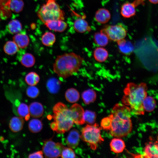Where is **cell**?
<instances>
[{
	"mask_svg": "<svg viewBox=\"0 0 158 158\" xmlns=\"http://www.w3.org/2000/svg\"><path fill=\"white\" fill-rule=\"evenodd\" d=\"M109 116L111 126L109 131L112 136L121 138L131 132L132 128L131 111L128 106L123 104H116Z\"/></svg>",
	"mask_w": 158,
	"mask_h": 158,
	"instance_id": "cell-1",
	"label": "cell"
},
{
	"mask_svg": "<svg viewBox=\"0 0 158 158\" xmlns=\"http://www.w3.org/2000/svg\"><path fill=\"white\" fill-rule=\"evenodd\" d=\"M147 87L144 83L138 84L130 82L126 85L123 90L124 95L122 102L128 106L131 112L136 115H142L145 110L143 102L147 96Z\"/></svg>",
	"mask_w": 158,
	"mask_h": 158,
	"instance_id": "cell-2",
	"label": "cell"
},
{
	"mask_svg": "<svg viewBox=\"0 0 158 158\" xmlns=\"http://www.w3.org/2000/svg\"><path fill=\"white\" fill-rule=\"evenodd\" d=\"M83 61L80 55L74 52L64 53L57 56L53 70L58 76L66 79L79 71Z\"/></svg>",
	"mask_w": 158,
	"mask_h": 158,
	"instance_id": "cell-3",
	"label": "cell"
},
{
	"mask_svg": "<svg viewBox=\"0 0 158 158\" xmlns=\"http://www.w3.org/2000/svg\"><path fill=\"white\" fill-rule=\"evenodd\" d=\"M54 121L50 124L51 128L58 133H63L69 130L74 123L69 109L63 103L59 102L53 108Z\"/></svg>",
	"mask_w": 158,
	"mask_h": 158,
	"instance_id": "cell-4",
	"label": "cell"
},
{
	"mask_svg": "<svg viewBox=\"0 0 158 158\" xmlns=\"http://www.w3.org/2000/svg\"><path fill=\"white\" fill-rule=\"evenodd\" d=\"M37 15L44 23L52 20L64 19V13L56 0H47L38 10Z\"/></svg>",
	"mask_w": 158,
	"mask_h": 158,
	"instance_id": "cell-5",
	"label": "cell"
},
{
	"mask_svg": "<svg viewBox=\"0 0 158 158\" xmlns=\"http://www.w3.org/2000/svg\"><path fill=\"white\" fill-rule=\"evenodd\" d=\"M102 129L97 123L87 124L82 128L80 138L83 141L89 144L91 149L95 150L98 145L104 141L101 134Z\"/></svg>",
	"mask_w": 158,
	"mask_h": 158,
	"instance_id": "cell-6",
	"label": "cell"
},
{
	"mask_svg": "<svg viewBox=\"0 0 158 158\" xmlns=\"http://www.w3.org/2000/svg\"><path fill=\"white\" fill-rule=\"evenodd\" d=\"M42 152L46 158H57L61 155L63 150L66 147L61 143L55 142L51 139L44 141Z\"/></svg>",
	"mask_w": 158,
	"mask_h": 158,
	"instance_id": "cell-7",
	"label": "cell"
},
{
	"mask_svg": "<svg viewBox=\"0 0 158 158\" xmlns=\"http://www.w3.org/2000/svg\"><path fill=\"white\" fill-rule=\"evenodd\" d=\"M100 31L107 35L109 40L116 42L124 39L127 33L125 28L120 25H107Z\"/></svg>",
	"mask_w": 158,
	"mask_h": 158,
	"instance_id": "cell-8",
	"label": "cell"
},
{
	"mask_svg": "<svg viewBox=\"0 0 158 158\" xmlns=\"http://www.w3.org/2000/svg\"><path fill=\"white\" fill-rule=\"evenodd\" d=\"M69 109L74 123L78 125L85 123L84 117L85 111L81 105L75 103L71 106Z\"/></svg>",
	"mask_w": 158,
	"mask_h": 158,
	"instance_id": "cell-9",
	"label": "cell"
},
{
	"mask_svg": "<svg viewBox=\"0 0 158 158\" xmlns=\"http://www.w3.org/2000/svg\"><path fill=\"white\" fill-rule=\"evenodd\" d=\"M142 157L158 158V140L146 145Z\"/></svg>",
	"mask_w": 158,
	"mask_h": 158,
	"instance_id": "cell-10",
	"label": "cell"
},
{
	"mask_svg": "<svg viewBox=\"0 0 158 158\" xmlns=\"http://www.w3.org/2000/svg\"><path fill=\"white\" fill-rule=\"evenodd\" d=\"M138 0H135L133 2H126L121 6V15L125 18H129L135 15L136 7Z\"/></svg>",
	"mask_w": 158,
	"mask_h": 158,
	"instance_id": "cell-11",
	"label": "cell"
},
{
	"mask_svg": "<svg viewBox=\"0 0 158 158\" xmlns=\"http://www.w3.org/2000/svg\"><path fill=\"white\" fill-rule=\"evenodd\" d=\"M44 24L50 30L60 32L64 31L68 26L67 24L64 20H52L45 23Z\"/></svg>",
	"mask_w": 158,
	"mask_h": 158,
	"instance_id": "cell-12",
	"label": "cell"
},
{
	"mask_svg": "<svg viewBox=\"0 0 158 158\" xmlns=\"http://www.w3.org/2000/svg\"><path fill=\"white\" fill-rule=\"evenodd\" d=\"M80 135L78 130L73 129L69 132L66 138V143L72 149L75 148L78 145Z\"/></svg>",
	"mask_w": 158,
	"mask_h": 158,
	"instance_id": "cell-13",
	"label": "cell"
},
{
	"mask_svg": "<svg viewBox=\"0 0 158 158\" xmlns=\"http://www.w3.org/2000/svg\"><path fill=\"white\" fill-rule=\"evenodd\" d=\"M24 123L23 118L20 116H15L12 117L10 121L9 128L12 132H18L22 129Z\"/></svg>",
	"mask_w": 158,
	"mask_h": 158,
	"instance_id": "cell-14",
	"label": "cell"
},
{
	"mask_svg": "<svg viewBox=\"0 0 158 158\" xmlns=\"http://www.w3.org/2000/svg\"><path fill=\"white\" fill-rule=\"evenodd\" d=\"M13 40L19 48L24 49L29 45L30 40L28 36L25 33L19 32L15 35Z\"/></svg>",
	"mask_w": 158,
	"mask_h": 158,
	"instance_id": "cell-15",
	"label": "cell"
},
{
	"mask_svg": "<svg viewBox=\"0 0 158 158\" xmlns=\"http://www.w3.org/2000/svg\"><path fill=\"white\" fill-rule=\"evenodd\" d=\"M74 28L77 32L83 33L90 31L91 28L87 22L83 18H78L74 22Z\"/></svg>",
	"mask_w": 158,
	"mask_h": 158,
	"instance_id": "cell-16",
	"label": "cell"
},
{
	"mask_svg": "<svg viewBox=\"0 0 158 158\" xmlns=\"http://www.w3.org/2000/svg\"><path fill=\"white\" fill-rule=\"evenodd\" d=\"M30 115L34 118L41 117L44 113V108L42 104L38 102L32 103L29 107Z\"/></svg>",
	"mask_w": 158,
	"mask_h": 158,
	"instance_id": "cell-17",
	"label": "cell"
},
{
	"mask_svg": "<svg viewBox=\"0 0 158 158\" xmlns=\"http://www.w3.org/2000/svg\"><path fill=\"white\" fill-rule=\"evenodd\" d=\"M95 19L98 22L102 24L107 23L111 18L109 11L104 8H101L98 10L95 14Z\"/></svg>",
	"mask_w": 158,
	"mask_h": 158,
	"instance_id": "cell-18",
	"label": "cell"
},
{
	"mask_svg": "<svg viewBox=\"0 0 158 158\" xmlns=\"http://www.w3.org/2000/svg\"><path fill=\"white\" fill-rule=\"evenodd\" d=\"M110 146L111 150L116 153L122 152L126 147L124 141L118 138L113 139L110 142Z\"/></svg>",
	"mask_w": 158,
	"mask_h": 158,
	"instance_id": "cell-19",
	"label": "cell"
},
{
	"mask_svg": "<svg viewBox=\"0 0 158 158\" xmlns=\"http://www.w3.org/2000/svg\"><path fill=\"white\" fill-rule=\"evenodd\" d=\"M93 55L96 61L99 63H102L107 60L109 54L106 49L103 47H99L94 50Z\"/></svg>",
	"mask_w": 158,
	"mask_h": 158,
	"instance_id": "cell-20",
	"label": "cell"
},
{
	"mask_svg": "<svg viewBox=\"0 0 158 158\" xmlns=\"http://www.w3.org/2000/svg\"><path fill=\"white\" fill-rule=\"evenodd\" d=\"M117 42L120 51L123 54L128 55L132 52L133 47L130 42L123 39Z\"/></svg>",
	"mask_w": 158,
	"mask_h": 158,
	"instance_id": "cell-21",
	"label": "cell"
},
{
	"mask_svg": "<svg viewBox=\"0 0 158 158\" xmlns=\"http://www.w3.org/2000/svg\"><path fill=\"white\" fill-rule=\"evenodd\" d=\"M81 96L85 104H89L95 100L97 95L94 90L89 89L84 91L82 93Z\"/></svg>",
	"mask_w": 158,
	"mask_h": 158,
	"instance_id": "cell-22",
	"label": "cell"
},
{
	"mask_svg": "<svg viewBox=\"0 0 158 158\" xmlns=\"http://www.w3.org/2000/svg\"><path fill=\"white\" fill-rule=\"evenodd\" d=\"M65 96L68 102L74 103L79 100L80 96L79 92L77 89L74 88H71L66 91Z\"/></svg>",
	"mask_w": 158,
	"mask_h": 158,
	"instance_id": "cell-23",
	"label": "cell"
},
{
	"mask_svg": "<svg viewBox=\"0 0 158 158\" xmlns=\"http://www.w3.org/2000/svg\"><path fill=\"white\" fill-rule=\"evenodd\" d=\"M94 39L95 44L101 47L107 45L109 40L107 35L101 31L100 32L95 33L94 35Z\"/></svg>",
	"mask_w": 158,
	"mask_h": 158,
	"instance_id": "cell-24",
	"label": "cell"
},
{
	"mask_svg": "<svg viewBox=\"0 0 158 158\" xmlns=\"http://www.w3.org/2000/svg\"><path fill=\"white\" fill-rule=\"evenodd\" d=\"M61 83L59 80L55 78H50L47 81V89L51 93L56 94L60 89Z\"/></svg>",
	"mask_w": 158,
	"mask_h": 158,
	"instance_id": "cell-25",
	"label": "cell"
},
{
	"mask_svg": "<svg viewBox=\"0 0 158 158\" xmlns=\"http://www.w3.org/2000/svg\"><path fill=\"white\" fill-rule=\"evenodd\" d=\"M41 40L43 45L47 47H50L55 42L56 38L54 33L51 32H47L42 35Z\"/></svg>",
	"mask_w": 158,
	"mask_h": 158,
	"instance_id": "cell-26",
	"label": "cell"
},
{
	"mask_svg": "<svg viewBox=\"0 0 158 158\" xmlns=\"http://www.w3.org/2000/svg\"><path fill=\"white\" fill-rule=\"evenodd\" d=\"M35 59L33 55L28 53L24 54L20 59L21 64L27 68L33 66L35 64Z\"/></svg>",
	"mask_w": 158,
	"mask_h": 158,
	"instance_id": "cell-27",
	"label": "cell"
},
{
	"mask_svg": "<svg viewBox=\"0 0 158 158\" xmlns=\"http://www.w3.org/2000/svg\"><path fill=\"white\" fill-rule=\"evenodd\" d=\"M28 127L29 130L32 133H37L42 130L43 124L40 120L36 118H33L29 121Z\"/></svg>",
	"mask_w": 158,
	"mask_h": 158,
	"instance_id": "cell-28",
	"label": "cell"
},
{
	"mask_svg": "<svg viewBox=\"0 0 158 158\" xmlns=\"http://www.w3.org/2000/svg\"><path fill=\"white\" fill-rule=\"evenodd\" d=\"M4 52L8 55L15 54L19 50V48L13 41H9L7 42L4 46Z\"/></svg>",
	"mask_w": 158,
	"mask_h": 158,
	"instance_id": "cell-29",
	"label": "cell"
},
{
	"mask_svg": "<svg viewBox=\"0 0 158 158\" xmlns=\"http://www.w3.org/2000/svg\"><path fill=\"white\" fill-rule=\"evenodd\" d=\"M7 29L11 33L16 34L21 31L22 26L21 23L18 20L14 19L12 20L9 23Z\"/></svg>",
	"mask_w": 158,
	"mask_h": 158,
	"instance_id": "cell-30",
	"label": "cell"
},
{
	"mask_svg": "<svg viewBox=\"0 0 158 158\" xmlns=\"http://www.w3.org/2000/svg\"><path fill=\"white\" fill-rule=\"evenodd\" d=\"M40 77L36 72H31L28 73L25 77V81L30 86H35L39 82Z\"/></svg>",
	"mask_w": 158,
	"mask_h": 158,
	"instance_id": "cell-31",
	"label": "cell"
},
{
	"mask_svg": "<svg viewBox=\"0 0 158 158\" xmlns=\"http://www.w3.org/2000/svg\"><path fill=\"white\" fill-rule=\"evenodd\" d=\"M17 113L19 116L24 118L26 121L30 118L29 107L24 103H22L19 104L17 108Z\"/></svg>",
	"mask_w": 158,
	"mask_h": 158,
	"instance_id": "cell-32",
	"label": "cell"
},
{
	"mask_svg": "<svg viewBox=\"0 0 158 158\" xmlns=\"http://www.w3.org/2000/svg\"><path fill=\"white\" fill-rule=\"evenodd\" d=\"M143 106L145 111L151 112L156 107V102L152 97H146L143 101Z\"/></svg>",
	"mask_w": 158,
	"mask_h": 158,
	"instance_id": "cell-33",
	"label": "cell"
},
{
	"mask_svg": "<svg viewBox=\"0 0 158 158\" xmlns=\"http://www.w3.org/2000/svg\"><path fill=\"white\" fill-rule=\"evenodd\" d=\"M24 5L22 0H11L9 2V7L12 11L18 13L22 10Z\"/></svg>",
	"mask_w": 158,
	"mask_h": 158,
	"instance_id": "cell-34",
	"label": "cell"
},
{
	"mask_svg": "<svg viewBox=\"0 0 158 158\" xmlns=\"http://www.w3.org/2000/svg\"><path fill=\"white\" fill-rule=\"evenodd\" d=\"M84 117L85 123L92 125L94 124L95 121L96 115L94 112L86 110L85 111Z\"/></svg>",
	"mask_w": 158,
	"mask_h": 158,
	"instance_id": "cell-35",
	"label": "cell"
},
{
	"mask_svg": "<svg viewBox=\"0 0 158 158\" xmlns=\"http://www.w3.org/2000/svg\"><path fill=\"white\" fill-rule=\"evenodd\" d=\"M26 94L28 97L35 98L39 95L40 91L38 88L35 86H30L26 89Z\"/></svg>",
	"mask_w": 158,
	"mask_h": 158,
	"instance_id": "cell-36",
	"label": "cell"
},
{
	"mask_svg": "<svg viewBox=\"0 0 158 158\" xmlns=\"http://www.w3.org/2000/svg\"><path fill=\"white\" fill-rule=\"evenodd\" d=\"M61 157L63 158H75V155L72 148L66 147L62 151L61 154Z\"/></svg>",
	"mask_w": 158,
	"mask_h": 158,
	"instance_id": "cell-37",
	"label": "cell"
},
{
	"mask_svg": "<svg viewBox=\"0 0 158 158\" xmlns=\"http://www.w3.org/2000/svg\"><path fill=\"white\" fill-rule=\"evenodd\" d=\"M101 127L104 130L109 131L111 126V120L109 116L103 118L101 122Z\"/></svg>",
	"mask_w": 158,
	"mask_h": 158,
	"instance_id": "cell-38",
	"label": "cell"
},
{
	"mask_svg": "<svg viewBox=\"0 0 158 158\" xmlns=\"http://www.w3.org/2000/svg\"><path fill=\"white\" fill-rule=\"evenodd\" d=\"M28 157L31 158H43V153L42 151H37L30 154Z\"/></svg>",
	"mask_w": 158,
	"mask_h": 158,
	"instance_id": "cell-39",
	"label": "cell"
},
{
	"mask_svg": "<svg viewBox=\"0 0 158 158\" xmlns=\"http://www.w3.org/2000/svg\"><path fill=\"white\" fill-rule=\"evenodd\" d=\"M151 3L153 4H158V0H148Z\"/></svg>",
	"mask_w": 158,
	"mask_h": 158,
	"instance_id": "cell-40",
	"label": "cell"
}]
</instances>
